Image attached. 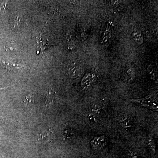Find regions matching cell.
Instances as JSON below:
<instances>
[{
	"label": "cell",
	"instance_id": "cell-1",
	"mask_svg": "<svg viewBox=\"0 0 158 158\" xmlns=\"http://www.w3.org/2000/svg\"><path fill=\"white\" fill-rule=\"evenodd\" d=\"M130 101L137 103L141 106L158 111L157 101L153 94H151L142 99H131Z\"/></svg>",
	"mask_w": 158,
	"mask_h": 158
},
{
	"label": "cell",
	"instance_id": "cell-2",
	"mask_svg": "<svg viewBox=\"0 0 158 158\" xmlns=\"http://www.w3.org/2000/svg\"><path fill=\"white\" fill-rule=\"evenodd\" d=\"M106 140V137L104 135L95 137L91 142L92 150L98 151L104 147Z\"/></svg>",
	"mask_w": 158,
	"mask_h": 158
},
{
	"label": "cell",
	"instance_id": "cell-3",
	"mask_svg": "<svg viewBox=\"0 0 158 158\" xmlns=\"http://www.w3.org/2000/svg\"><path fill=\"white\" fill-rule=\"evenodd\" d=\"M112 23L111 22H109L107 23L104 29L102 39H101V43H105L107 42L112 36Z\"/></svg>",
	"mask_w": 158,
	"mask_h": 158
},
{
	"label": "cell",
	"instance_id": "cell-4",
	"mask_svg": "<svg viewBox=\"0 0 158 158\" xmlns=\"http://www.w3.org/2000/svg\"><path fill=\"white\" fill-rule=\"evenodd\" d=\"M52 135V132L50 129L47 130L39 133L37 136V140L40 142H47L51 139Z\"/></svg>",
	"mask_w": 158,
	"mask_h": 158
},
{
	"label": "cell",
	"instance_id": "cell-5",
	"mask_svg": "<svg viewBox=\"0 0 158 158\" xmlns=\"http://www.w3.org/2000/svg\"><path fill=\"white\" fill-rule=\"evenodd\" d=\"M95 78V75L90 73L86 74L83 77L81 82V86L84 89L89 88L93 82Z\"/></svg>",
	"mask_w": 158,
	"mask_h": 158
},
{
	"label": "cell",
	"instance_id": "cell-6",
	"mask_svg": "<svg viewBox=\"0 0 158 158\" xmlns=\"http://www.w3.org/2000/svg\"><path fill=\"white\" fill-rule=\"evenodd\" d=\"M133 38L139 44H141L143 43L144 38L140 30L135 29L133 31L132 34Z\"/></svg>",
	"mask_w": 158,
	"mask_h": 158
},
{
	"label": "cell",
	"instance_id": "cell-7",
	"mask_svg": "<svg viewBox=\"0 0 158 158\" xmlns=\"http://www.w3.org/2000/svg\"><path fill=\"white\" fill-rule=\"evenodd\" d=\"M119 122L122 127L125 129H129L132 127L133 124L131 119L127 116L121 117L119 120Z\"/></svg>",
	"mask_w": 158,
	"mask_h": 158
},
{
	"label": "cell",
	"instance_id": "cell-8",
	"mask_svg": "<svg viewBox=\"0 0 158 158\" xmlns=\"http://www.w3.org/2000/svg\"><path fill=\"white\" fill-rule=\"evenodd\" d=\"M68 71L70 77L73 78H75L78 76V70L77 67L75 63L72 64L70 65Z\"/></svg>",
	"mask_w": 158,
	"mask_h": 158
},
{
	"label": "cell",
	"instance_id": "cell-9",
	"mask_svg": "<svg viewBox=\"0 0 158 158\" xmlns=\"http://www.w3.org/2000/svg\"><path fill=\"white\" fill-rule=\"evenodd\" d=\"M55 94V93L54 91H53L52 89H49L47 96L46 101H45V105L46 107L50 106L53 104Z\"/></svg>",
	"mask_w": 158,
	"mask_h": 158
},
{
	"label": "cell",
	"instance_id": "cell-10",
	"mask_svg": "<svg viewBox=\"0 0 158 158\" xmlns=\"http://www.w3.org/2000/svg\"><path fill=\"white\" fill-rule=\"evenodd\" d=\"M147 72L150 78L153 81H156L157 80V74L156 71L152 65H150L147 68Z\"/></svg>",
	"mask_w": 158,
	"mask_h": 158
},
{
	"label": "cell",
	"instance_id": "cell-11",
	"mask_svg": "<svg viewBox=\"0 0 158 158\" xmlns=\"http://www.w3.org/2000/svg\"><path fill=\"white\" fill-rule=\"evenodd\" d=\"M0 64L2 66H3L6 69L10 70L12 69H13L14 67H16L17 66L21 67V66L18 64H16L9 63L6 62H4L3 61L0 60Z\"/></svg>",
	"mask_w": 158,
	"mask_h": 158
},
{
	"label": "cell",
	"instance_id": "cell-12",
	"mask_svg": "<svg viewBox=\"0 0 158 158\" xmlns=\"http://www.w3.org/2000/svg\"><path fill=\"white\" fill-rule=\"evenodd\" d=\"M21 18L19 15H17L14 16L13 20H12V23H11V26L14 28L18 27L19 24H20L21 21Z\"/></svg>",
	"mask_w": 158,
	"mask_h": 158
},
{
	"label": "cell",
	"instance_id": "cell-13",
	"mask_svg": "<svg viewBox=\"0 0 158 158\" xmlns=\"http://www.w3.org/2000/svg\"><path fill=\"white\" fill-rule=\"evenodd\" d=\"M148 144L150 149L153 152L155 153L156 152V145H155L153 138L151 135L149 136L148 139Z\"/></svg>",
	"mask_w": 158,
	"mask_h": 158
},
{
	"label": "cell",
	"instance_id": "cell-14",
	"mask_svg": "<svg viewBox=\"0 0 158 158\" xmlns=\"http://www.w3.org/2000/svg\"><path fill=\"white\" fill-rule=\"evenodd\" d=\"M23 102L25 103L26 106H30L32 105L34 102V99L33 96L30 95H28L25 97V99L23 100Z\"/></svg>",
	"mask_w": 158,
	"mask_h": 158
},
{
	"label": "cell",
	"instance_id": "cell-15",
	"mask_svg": "<svg viewBox=\"0 0 158 158\" xmlns=\"http://www.w3.org/2000/svg\"><path fill=\"white\" fill-rule=\"evenodd\" d=\"M88 119L90 123L94 124L97 122V118L96 115L93 113H89L88 116Z\"/></svg>",
	"mask_w": 158,
	"mask_h": 158
},
{
	"label": "cell",
	"instance_id": "cell-16",
	"mask_svg": "<svg viewBox=\"0 0 158 158\" xmlns=\"http://www.w3.org/2000/svg\"><path fill=\"white\" fill-rule=\"evenodd\" d=\"M92 110L93 114H100L102 111V109L97 105H94L92 107Z\"/></svg>",
	"mask_w": 158,
	"mask_h": 158
},
{
	"label": "cell",
	"instance_id": "cell-17",
	"mask_svg": "<svg viewBox=\"0 0 158 158\" xmlns=\"http://www.w3.org/2000/svg\"><path fill=\"white\" fill-rule=\"evenodd\" d=\"M64 137L66 139L70 140L72 138V133L69 130H66L64 133Z\"/></svg>",
	"mask_w": 158,
	"mask_h": 158
},
{
	"label": "cell",
	"instance_id": "cell-18",
	"mask_svg": "<svg viewBox=\"0 0 158 158\" xmlns=\"http://www.w3.org/2000/svg\"><path fill=\"white\" fill-rule=\"evenodd\" d=\"M6 50L10 51H16V48H15V46H14V44L13 43H9L7 44L6 46Z\"/></svg>",
	"mask_w": 158,
	"mask_h": 158
},
{
	"label": "cell",
	"instance_id": "cell-19",
	"mask_svg": "<svg viewBox=\"0 0 158 158\" xmlns=\"http://www.w3.org/2000/svg\"><path fill=\"white\" fill-rule=\"evenodd\" d=\"M7 6V2H3L1 5V7H0V11H6L7 9L6 7Z\"/></svg>",
	"mask_w": 158,
	"mask_h": 158
},
{
	"label": "cell",
	"instance_id": "cell-20",
	"mask_svg": "<svg viewBox=\"0 0 158 158\" xmlns=\"http://www.w3.org/2000/svg\"><path fill=\"white\" fill-rule=\"evenodd\" d=\"M129 155L131 156L132 158H139L134 154V153L132 152H130L129 153Z\"/></svg>",
	"mask_w": 158,
	"mask_h": 158
},
{
	"label": "cell",
	"instance_id": "cell-21",
	"mask_svg": "<svg viewBox=\"0 0 158 158\" xmlns=\"http://www.w3.org/2000/svg\"><path fill=\"white\" fill-rule=\"evenodd\" d=\"M112 5L114 7L116 6H118V3H119V1H112Z\"/></svg>",
	"mask_w": 158,
	"mask_h": 158
}]
</instances>
